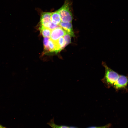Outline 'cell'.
<instances>
[{"label":"cell","mask_w":128,"mask_h":128,"mask_svg":"<svg viewBox=\"0 0 128 128\" xmlns=\"http://www.w3.org/2000/svg\"><path fill=\"white\" fill-rule=\"evenodd\" d=\"M48 46L49 52H55L56 48V45L55 41L51 40L50 38L49 39Z\"/></svg>","instance_id":"obj_10"},{"label":"cell","mask_w":128,"mask_h":128,"mask_svg":"<svg viewBox=\"0 0 128 128\" xmlns=\"http://www.w3.org/2000/svg\"><path fill=\"white\" fill-rule=\"evenodd\" d=\"M51 13L44 12L41 15L40 18L41 26L49 28L52 23Z\"/></svg>","instance_id":"obj_4"},{"label":"cell","mask_w":128,"mask_h":128,"mask_svg":"<svg viewBox=\"0 0 128 128\" xmlns=\"http://www.w3.org/2000/svg\"><path fill=\"white\" fill-rule=\"evenodd\" d=\"M111 126L110 124H108L105 126L100 127H91L87 128H110Z\"/></svg>","instance_id":"obj_13"},{"label":"cell","mask_w":128,"mask_h":128,"mask_svg":"<svg viewBox=\"0 0 128 128\" xmlns=\"http://www.w3.org/2000/svg\"><path fill=\"white\" fill-rule=\"evenodd\" d=\"M51 17L52 22L56 24L59 25L61 21L60 16L58 10L51 13Z\"/></svg>","instance_id":"obj_7"},{"label":"cell","mask_w":128,"mask_h":128,"mask_svg":"<svg viewBox=\"0 0 128 128\" xmlns=\"http://www.w3.org/2000/svg\"><path fill=\"white\" fill-rule=\"evenodd\" d=\"M59 25L71 37H75L72 22L66 23L61 21Z\"/></svg>","instance_id":"obj_6"},{"label":"cell","mask_w":128,"mask_h":128,"mask_svg":"<svg viewBox=\"0 0 128 128\" xmlns=\"http://www.w3.org/2000/svg\"><path fill=\"white\" fill-rule=\"evenodd\" d=\"M69 128H76L73 126L69 127Z\"/></svg>","instance_id":"obj_16"},{"label":"cell","mask_w":128,"mask_h":128,"mask_svg":"<svg viewBox=\"0 0 128 128\" xmlns=\"http://www.w3.org/2000/svg\"><path fill=\"white\" fill-rule=\"evenodd\" d=\"M71 37L69 34H66L64 37L65 47L71 43Z\"/></svg>","instance_id":"obj_11"},{"label":"cell","mask_w":128,"mask_h":128,"mask_svg":"<svg viewBox=\"0 0 128 128\" xmlns=\"http://www.w3.org/2000/svg\"><path fill=\"white\" fill-rule=\"evenodd\" d=\"M59 26V25L56 24L52 22L48 28L51 30Z\"/></svg>","instance_id":"obj_14"},{"label":"cell","mask_w":128,"mask_h":128,"mask_svg":"<svg viewBox=\"0 0 128 128\" xmlns=\"http://www.w3.org/2000/svg\"><path fill=\"white\" fill-rule=\"evenodd\" d=\"M128 82V79L126 77L119 75L118 80L113 85L115 88L118 89L125 87Z\"/></svg>","instance_id":"obj_5"},{"label":"cell","mask_w":128,"mask_h":128,"mask_svg":"<svg viewBox=\"0 0 128 128\" xmlns=\"http://www.w3.org/2000/svg\"><path fill=\"white\" fill-rule=\"evenodd\" d=\"M48 124L52 128H69V127L64 125H59L55 124L53 119L48 123Z\"/></svg>","instance_id":"obj_9"},{"label":"cell","mask_w":128,"mask_h":128,"mask_svg":"<svg viewBox=\"0 0 128 128\" xmlns=\"http://www.w3.org/2000/svg\"><path fill=\"white\" fill-rule=\"evenodd\" d=\"M49 37H44L43 40L44 45V49L45 51H49V50L48 46V44Z\"/></svg>","instance_id":"obj_12"},{"label":"cell","mask_w":128,"mask_h":128,"mask_svg":"<svg viewBox=\"0 0 128 128\" xmlns=\"http://www.w3.org/2000/svg\"><path fill=\"white\" fill-rule=\"evenodd\" d=\"M71 5V2L70 0H65L63 5L58 10L62 22L66 23L72 22L73 17Z\"/></svg>","instance_id":"obj_2"},{"label":"cell","mask_w":128,"mask_h":128,"mask_svg":"<svg viewBox=\"0 0 128 128\" xmlns=\"http://www.w3.org/2000/svg\"><path fill=\"white\" fill-rule=\"evenodd\" d=\"M40 30L44 37H50L51 30L49 28L41 26Z\"/></svg>","instance_id":"obj_8"},{"label":"cell","mask_w":128,"mask_h":128,"mask_svg":"<svg viewBox=\"0 0 128 128\" xmlns=\"http://www.w3.org/2000/svg\"><path fill=\"white\" fill-rule=\"evenodd\" d=\"M0 128H8L5 127H4L1 125L0 124Z\"/></svg>","instance_id":"obj_15"},{"label":"cell","mask_w":128,"mask_h":128,"mask_svg":"<svg viewBox=\"0 0 128 128\" xmlns=\"http://www.w3.org/2000/svg\"><path fill=\"white\" fill-rule=\"evenodd\" d=\"M66 34L65 31L59 25L58 27L51 30L50 38L54 41H56Z\"/></svg>","instance_id":"obj_3"},{"label":"cell","mask_w":128,"mask_h":128,"mask_svg":"<svg viewBox=\"0 0 128 128\" xmlns=\"http://www.w3.org/2000/svg\"><path fill=\"white\" fill-rule=\"evenodd\" d=\"M102 65L105 68V73L104 77L101 80L106 86L109 87L114 85L119 75L108 67L105 62H103Z\"/></svg>","instance_id":"obj_1"}]
</instances>
